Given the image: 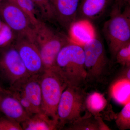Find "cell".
<instances>
[{
	"instance_id": "1",
	"label": "cell",
	"mask_w": 130,
	"mask_h": 130,
	"mask_svg": "<svg viewBox=\"0 0 130 130\" xmlns=\"http://www.w3.org/2000/svg\"><path fill=\"white\" fill-rule=\"evenodd\" d=\"M55 68L68 86L82 87L86 84L84 53L83 47L70 41L61 49Z\"/></svg>"
},
{
	"instance_id": "2",
	"label": "cell",
	"mask_w": 130,
	"mask_h": 130,
	"mask_svg": "<svg viewBox=\"0 0 130 130\" xmlns=\"http://www.w3.org/2000/svg\"><path fill=\"white\" fill-rule=\"evenodd\" d=\"M32 40L40 51L44 70L54 67L59 52L70 42L68 37L55 31L41 20L34 26Z\"/></svg>"
},
{
	"instance_id": "3",
	"label": "cell",
	"mask_w": 130,
	"mask_h": 130,
	"mask_svg": "<svg viewBox=\"0 0 130 130\" xmlns=\"http://www.w3.org/2000/svg\"><path fill=\"white\" fill-rule=\"evenodd\" d=\"M103 35L112 58L114 59L121 47L130 43V7L124 10L112 7L110 18L104 24Z\"/></svg>"
},
{
	"instance_id": "4",
	"label": "cell",
	"mask_w": 130,
	"mask_h": 130,
	"mask_svg": "<svg viewBox=\"0 0 130 130\" xmlns=\"http://www.w3.org/2000/svg\"><path fill=\"white\" fill-rule=\"evenodd\" d=\"M83 47L86 73V84L105 83L110 72L109 60L102 42L96 37Z\"/></svg>"
},
{
	"instance_id": "5",
	"label": "cell",
	"mask_w": 130,
	"mask_h": 130,
	"mask_svg": "<svg viewBox=\"0 0 130 130\" xmlns=\"http://www.w3.org/2000/svg\"><path fill=\"white\" fill-rule=\"evenodd\" d=\"M42 111L58 122L57 107L67 85L54 67L44 70L40 77Z\"/></svg>"
},
{
	"instance_id": "6",
	"label": "cell",
	"mask_w": 130,
	"mask_h": 130,
	"mask_svg": "<svg viewBox=\"0 0 130 130\" xmlns=\"http://www.w3.org/2000/svg\"><path fill=\"white\" fill-rule=\"evenodd\" d=\"M86 92L82 87L67 86L63 91L57 107L58 129H63L81 118L87 111Z\"/></svg>"
},
{
	"instance_id": "7",
	"label": "cell",
	"mask_w": 130,
	"mask_h": 130,
	"mask_svg": "<svg viewBox=\"0 0 130 130\" xmlns=\"http://www.w3.org/2000/svg\"><path fill=\"white\" fill-rule=\"evenodd\" d=\"M29 75L13 43L0 50V76L9 86Z\"/></svg>"
},
{
	"instance_id": "8",
	"label": "cell",
	"mask_w": 130,
	"mask_h": 130,
	"mask_svg": "<svg viewBox=\"0 0 130 130\" xmlns=\"http://www.w3.org/2000/svg\"><path fill=\"white\" fill-rule=\"evenodd\" d=\"M0 17L17 35H24L32 39L34 26L25 12L14 3L0 1Z\"/></svg>"
},
{
	"instance_id": "9",
	"label": "cell",
	"mask_w": 130,
	"mask_h": 130,
	"mask_svg": "<svg viewBox=\"0 0 130 130\" xmlns=\"http://www.w3.org/2000/svg\"><path fill=\"white\" fill-rule=\"evenodd\" d=\"M13 45L29 74L41 75L44 66L39 49L32 40L25 35H17Z\"/></svg>"
},
{
	"instance_id": "10",
	"label": "cell",
	"mask_w": 130,
	"mask_h": 130,
	"mask_svg": "<svg viewBox=\"0 0 130 130\" xmlns=\"http://www.w3.org/2000/svg\"><path fill=\"white\" fill-rule=\"evenodd\" d=\"M81 0H53L54 19L68 31L77 20Z\"/></svg>"
},
{
	"instance_id": "11",
	"label": "cell",
	"mask_w": 130,
	"mask_h": 130,
	"mask_svg": "<svg viewBox=\"0 0 130 130\" xmlns=\"http://www.w3.org/2000/svg\"><path fill=\"white\" fill-rule=\"evenodd\" d=\"M0 112L20 123L30 117L11 91L5 88L0 89Z\"/></svg>"
},
{
	"instance_id": "12",
	"label": "cell",
	"mask_w": 130,
	"mask_h": 130,
	"mask_svg": "<svg viewBox=\"0 0 130 130\" xmlns=\"http://www.w3.org/2000/svg\"><path fill=\"white\" fill-rule=\"evenodd\" d=\"M40 76L29 75L13 84L17 85L23 91L37 113L42 112Z\"/></svg>"
},
{
	"instance_id": "13",
	"label": "cell",
	"mask_w": 130,
	"mask_h": 130,
	"mask_svg": "<svg viewBox=\"0 0 130 130\" xmlns=\"http://www.w3.org/2000/svg\"><path fill=\"white\" fill-rule=\"evenodd\" d=\"M68 32L70 41L82 47L96 37L94 26L88 20H76L70 26Z\"/></svg>"
},
{
	"instance_id": "14",
	"label": "cell",
	"mask_w": 130,
	"mask_h": 130,
	"mask_svg": "<svg viewBox=\"0 0 130 130\" xmlns=\"http://www.w3.org/2000/svg\"><path fill=\"white\" fill-rule=\"evenodd\" d=\"M113 2V0H81L77 20L90 21L99 18Z\"/></svg>"
},
{
	"instance_id": "15",
	"label": "cell",
	"mask_w": 130,
	"mask_h": 130,
	"mask_svg": "<svg viewBox=\"0 0 130 130\" xmlns=\"http://www.w3.org/2000/svg\"><path fill=\"white\" fill-rule=\"evenodd\" d=\"M20 124L23 130H53L58 129V122L42 112L32 115Z\"/></svg>"
},
{
	"instance_id": "16",
	"label": "cell",
	"mask_w": 130,
	"mask_h": 130,
	"mask_svg": "<svg viewBox=\"0 0 130 130\" xmlns=\"http://www.w3.org/2000/svg\"><path fill=\"white\" fill-rule=\"evenodd\" d=\"M81 118L68 125L67 130H109L99 116H94L87 111Z\"/></svg>"
},
{
	"instance_id": "17",
	"label": "cell",
	"mask_w": 130,
	"mask_h": 130,
	"mask_svg": "<svg viewBox=\"0 0 130 130\" xmlns=\"http://www.w3.org/2000/svg\"><path fill=\"white\" fill-rule=\"evenodd\" d=\"M110 93L113 100L120 105L130 102V80L122 78L117 80L112 85Z\"/></svg>"
},
{
	"instance_id": "18",
	"label": "cell",
	"mask_w": 130,
	"mask_h": 130,
	"mask_svg": "<svg viewBox=\"0 0 130 130\" xmlns=\"http://www.w3.org/2000/svg\"><path fill=\"white\" fill-rule=\"evenodd\" d=\"M107 101L102 94L94 92L86 96L85 105L86 110L91 114L97 116V114L105 108Z\"/></svg>"
},
{
	"instance_id": "19",
	"label": "cell",
	"mask_w": 130,
	"mask_h": 130,
	"mask_svg": "<svg viewBox=\"0 0 130 130\" xmlns=\"http://www.w3.org/2000/svg\"><path fill=\"white\" fill-rule=\"evenodd\" d=\"M2 0H0L1 1ZM22 9L28 16L33 26L37 24L40 20L37 17L35 6L31 0H7Z\"/></svg>"
},
{
	"instance_id": "20",
	"label": "cell",
	"mask_w": 130,
	"mask_h": 130,
	"mask_svg": "<svg viewBox=\"0 0 130 130\" xmlns=\"http://www.w3.org/2000/svg\"><path fill=\"white\" fill-rule=\"evenodd\" d=\"M8 89L18 101L24 109L29 116L36 113L30 101L28 99L23 91L16 85L9 86Z\"/></svg>"
},
{
	"instance_id": "21",
	"label": "cell",
	"mask_w": 130,
	"mask_h": 130,
	"mask_svg": "<svg viewBox=\"0 0 130 130\" xmlns=\"http://www.w3.org/2000/svg\"><path fill=\"white\" fill-rule=\"evenodd\" d=\"M16 36V33L3 21L0 29V50L13 44Z\"/></svg>"
},
{
	"instance_id": "22",
	"label": "cell",
	"mask_w": 130,
	"mask_h": 130,
	"mask_svg": "<svg viewBox=\"0 0 130 130\" xmlns=\"http://www.w3.org/2000/svg\"><path fill=\"white\" fill-rule=\"evenodd\" d=\"M42 17L47 20L54 19L53 0H31Z\"/></svg>"
},
{
	"instance_id": "23",
	"label": "cell",
	"mask_w": 130,
	"mask_h": 130,
	"mask_svg": "<svg viewBox=\"0 0 130 130\" xmlns=\"http://www.w3.org/2000/svg\"><path fill=\"white\" fill-rule=\"evenodd\" d=\"M115 122L120 130L130 129V102L125 105L121 111L117 115Z\"/></svg>"
},
{
	"instance_id": "24",
	"label": "cell",
	"mask_w": 130,
	"mask_h": 130,
	"mask_svg": "<svg viewBox=\"0 0 130 130\" xmlns=\"http://www.w3.org/2000/svg\"><path fill=\"white\" fill-rule=\"evenodd\" d=\"M114 60L123 66H130V43L119 50L115 55Z\"/></svg>"
},
{
	"instance_id": "25",
	"label": "cell",
	"mask_w": 130,
	"mask_h": 130,
	"mask_svg": "<svg viewBox=\"0 0 130 130\" xmlns=\"http://www.w3.org/2000/svg\"><path fill=\"white\" fill-rule=\"evenodd\" d=\"M0 130H23L21 124L13 119L0 116Z\"/></svg>"
},
{
	"instance_id": "26",
	"label": "cell",
	"mask_w": 130,
	"mask_h": 130,
	"mask_svg": "<svg viewBox=\"0 0 130 130\" xmlns=\"http://www.w3.org/2000/svg\"><path fill=\"white\" fill-rule=\"evenodd\" d=\"M112 6L123 10V8L130 5V0H113Z\"/></svg>"
},
{
	"instance_id": "27",
	"label": "cell",
	"mask_w": 130,
	"mask_h": 130,
	"mask_svg": "<svg viewBox=\"0 0 130 130\" xmlns=\"http://www.w3.org/2000/svg\"><path fill=\"white\" fill-rule=\"evenodd\" d=\"M2 78L1 77V76H0V89L3 88H4V87L3 86L2 83Z\"/></svg>"
},
{
	"instance_id": "28",
	"label": "cell",
	"mask_w": 130,
	"mask_h": 130,
	"mask_svg": "<svg viewBox=\"0 0 130 130\" xmlns=\"http://www.w3.org/2000/svg\"><path fill=\"white\" fill-rule=\"evenodd\" d=\"M3 23V21L1 19V17H0V29H1V28L2 25V24Z\"/></svg>"
},
{
	"instance_id": "29",
	"label": "cell",
	"mask_w": 130,
	"mask_h": 130,
	"mask_svg": "<svg viewBox=\"0 0 130 130\" xmlns=\"http://www.w3.org/2000/svg\"><path fill=\"white\" fill-rule=\"evenodd\" d=\"M0 116H1V115H0Z\"/></svg>"
}]
</instances>
